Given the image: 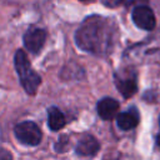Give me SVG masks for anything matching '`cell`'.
<instances>
[{
	"label": "cell",
	"mask_w": 160,
	"mask_h": 160,
	"mask_svg": "<svg viewBox=\"0 0 160 160\" xmlns=\"http://www.w3.org/2000/svg\"><path fill=\"white\" fill-rule=\"evenodd\" d=\"M115 84L124 98H130L136 92V72L132 69H124L115 74Z\"/></svg>",
	"instance_id": "277c9868"
},
{
	"label": "cell",
	"mask_w": 160,
	"mask_h": 160,
	"mask_svg": "<svg viewBox=\"0 0 160 160\" xmlns=\"http://www.w3.org/2000/svg\"><path fill=\"white\" fill-rule=\"evenodd\" d=\"M102 4L106 5L108 8H116L124 4V0H102Z\"/></svg>",
	"instance_id": "8fae6325"
},
{
	"label": "cell",
	"mask_w": 160,
	"mask_h": 160,
	"mask_svg": "<svg viewBox=\"0 0 160 160\" xmlns=\"http://www.w3.org/2000/svg\"><path fill=\"white\" fill-rule=\"evenodd\" d=\"M80 1H91V0H80Z\"/></svg>",
	"instance_id": "5bb4252c"
},
{
	"label": "cell",
	"mask_w": 160,
	"mask_h": 160,
	"mask_svg": "<svg viewBox=\"0 0 160 160\" xmlns=\"http://www.w3.org/2000/svg\"><path fill=\"white\" fill-rule=\"evenodd\" d=\"M148 0H124V2H126V4H145Z\"/></svg>",
	"instance_id": "7c38bea8"
},
{
	"label": "cell",
	"mask_w": 160,
	"mask_h": 160,
	"mask_svg": "<svg viewBox=\"0 0 160 160\" xmlns=\"http://www.w3.org/2000/svg\"><path fill=\"white\" fill-rule=\"evenodd\" d=\"M15 69L18 71L21 86L29 95H34L41 82V79L38 72H35L31 68L30 61L28 60V56L24 50H18L14 58Z\"/></svg>",
	"instance_id": "7a4b0ae2"
},
{
	"label": "cell",
	"mask_w": 160,
	"mask_h": 160,
	"mask_svg": "<svg viewBox=\"0 0 160 160\" xmlns=\"http://www.w3.org/2000/svg\"><path fill=\"white\" fill-rule=\"evenodd\" d=\"M116 25L108 18L91 15L88 16L75 32L76 45L90 54L104 56L115 46Z\"/></svg>",
	"instance_id": "6da1fadb"
},
{
	"label": "cell",
	"mask_w": 160,
	"mask_h": 160,
	"mask_svg": "<svg viewBox=\"0 0 160 160\" xmlns=\"http://www.w3.org/2000/svg\"><path fill=\"white\" fill-rule=\"evenodd\" d=\"M99 142L91 135L82 136L76 145V154L80 156H92L99 151Z\"/></svg>",
	"instance_id": "9c48e42d"
},
{
	"label": "cell",
	"mask_w": 160,
	"mask_h": 160,
	"mask_svg": "<svg viewBox=\"0 0 160 160\" xmlns=\"http://www.w3.org/2000/svg\"><path fill=\"white\" fill-rule=\"evenodd\" d=\"M46 32L42 29H30L24 35V45L26 50L32 54H36L41 50L45 44Z\"/></svg>",
	"instance_id": "8992f818"
},
{
	"label": "cell",
	"mask_w": 160,
	"mask_h": 160,
	"mask_svg": "<svg viewBox=\"0 0 160 160\" xmlns=\"http://www.w3.org/2000/svg\"><path fill=\"white\" fill-rule=\"evenodd\" d=\"M65 122H66L65 116L58 108H55V106L49 108V110H48V124H49V128L52 131L60 130L65 125Z\"/></svg>",
	"instance_id": "30bf717a"
},
{
	"label": "cell",
	"mask_w": 160,
	"mask_h": 160,
	"mask_svg": "<svg viewBox=\"0 0 160 160\" xmlns=\"http://www.w3.org/2000/svg\"><path fill=\"white\" fill-rule=\"evenodd\" d=\"M116 124L121 130H131L139 124V111L136 108H131L125 112L116 115Z\"/></svg>",
	"instance_id": "ba28073f"
},
{
	"label": "cell",
	"mask_w": 160,
	"mask_h": 160,
	"mask_svg": "<svg viewBox=\"0 0 160 160\" xmlns=\"http://www.w3.org/2000/svg\"><path fill=\"white\" fill-rule=\"evenodd\" d=\"M16 139L29 146H35L41 141V130L32 121H24L15 126L14 129Z\"/></svg>",
	"instance_id": "3957f363"
},
{
	"label": "cell",
	"mask_w": 160,
	"mask_h": 160,
	"mask_svg": "<svg viewBox=\"0 0 160 160\" xmlns=\"http://www.w3.org/2000/svg\"><path fill=\"white\" fill-rule=\"evenodd\" d=\"M119 111V102L112 98H104L98 102V114L104 120H112Z\"/></svg>",
	"instance_id": "52a82bcc"
},
{
	"label": "cell",
	"mask_w": 160,
	"mask_h": 160,
	"mask_svg": "<svg viewBox=\"0 0 160 160\" xmlns=\"http://www.w3.org/2000/svg\"><path fill=\"white\" fill-rule=\"evenodd\" d=\"M132 21L134 24L142 30H152L155 28L156 20L152 10L145 4L138 5L132 11Z\"/></svg>",
	"instance_id": "5b68a950"
},
{
	"label": "cell",
	"mask_w": 160,
	"mask_h": 160,
	"mask_svg": "<svg viewBox=\"0 0 160 160\" xmlns=\"http://www.w3.org/2000/svg\"><path fill=\"white\" fill-rule=\"evenodd\" d=\"M156 145L159 146V149H160V134L156 136Z\"/></svg>",
	"instance_id": "4fadbf2b"
}]
</instances>
